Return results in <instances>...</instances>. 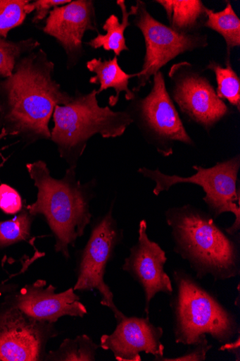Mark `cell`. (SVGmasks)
Returning a JSON list of instances; mask_svg holds the SVG:
<instances>
[{
	"label": "cell",
	"instance_id": "cell-28",
	"mask_svg": "<svg viewBox=\"0 0 240 361\" xmlns=\"http://www.w3.org/2000/svg\"><path fill=\"white\" fill-rule=\"evenodd\" d=\"M220 351H227L235 356L236 361L240 360V338L239 334L236 340L223 344L219 349Z\"/></svg>",
	"mask_w": 240,
	"mask_h": 361
},
{
	"label": "cell",
	"instance_id": "cell-11",
	"mask_svg": "<svg viewBox=\"0 0 240 361\" xmlns=\"http://www.w3.org/2000/svg\"><path fill=\"white\" fill-rule=\"evenodd\" d=\"M55 323L33 319L0 303V361H42L48 343L58 336Z\"/></svg>",
	"mask_w": 240,
	"mask_h": 361
},
{
	"label": "cell",
	"instance_id": "cell-20",
	"mask_svg": "<svg viewBox=\"0 0 240 361\" xmlns=\"http://www.w3.org/2000/svg\"><path fill=\"white\" fill-rule=\"evenodd\" d=\"M226 67L212 60L206 66L204 71L215 73L217 82L216 93L221 100L227 101L240 111V79L232 67L229 57L226 58Z\"/></svg>",
	"mask_w": 240,
	"mask_h": 361
},
{
	"label": "cell",
	"instance_id": "cell-9",
	"mask_svg": "<svg viewBox=\"0 0 240 361\" xmlns=\"http://www.w3.org/2000/svg\"><path fill=\"white\" fill-rule=\"evenodd\" d=\"M204 70L189 61L173 64L169 70V94L185 118L210 134L233 112L217 96Z\"/></svg>",
	"mask_w": 240,
	"mask_h": 361
},
{
	"label": "cell",
	"instance_id": "cell-3",
	"mask_svg": "<svg viewBox=\"0 0 240 361\" xmlns=\"http://www.w3.org/2000/svg\"><path fill=\"white\" fill-rule=\"evenodd\" d=\"M174 250L189 262L197 279L225 281L240 274L239 240L228 235L215 219L191 204L165 212Z\"/></svg>",
	"mask_w": 240,
	"mask_h": 361
},
{
	"label": "cell",
	"instance_id": "cell-8",
	"mask_svg": "<svg viewBox=\"0 0 240 361\" xmlns=\"http://www.w3.org/2000/svg\"><path fill=\"white\" fill-rule=\"evenodd\" d=\"M113 207L114 203L107 214L94 222L89 238L78 253L77 281L74 290H97L101 305L110 309L118 322L126 316L115 305L114 294L105 281L107 267L123 240L122 229L113 216Z\"/></svg>",
	"mask_w": 240,
	"mask_h": 361
},
{
	"label": "cell",
	"instance_id": "cell-29",
	"mask_svg": "<svg viewBox=\"0 0 240 361\" xmlns=\"http://www.w3.org/2000/svg\"><path fill=\"white\" fill-rule=\"evenodd\" d=\"M19 285L16 283H9L7 281L0 282V297H5L6 294L16 290Z\"/></svg>",
	"mask_w": 240,
	"mask_h": 361
},
{
	"label": "cell",
	"instance_id": "cell-10",
	"mask_svg": "<svg viewBox=\"0 0 240 361\" xmlns=\"http://www.w3.org/2000/svg\"><path fill=\"white\" fill-rule=\"evenodd\" d=\"M133 24L144 36L146 54L143 68L136 73L138 85L132 89L134 93L141 91L151 79L169 61L181 54L209 46L208 36L198 34L182 35L172 28L154 18L147 9L146 3L138 0L130 8Z\"/></svg>",
	"mask_w": 240,
	"mask_h": 361
},
{
	"label": "cell",
	"instance_id": "cell-4",
	"mask_svg": "<svg viewBox=\"0 0 240 361\" xmlns=\"http://www.w3.org/2000/svg\"><path fill=\"white\" fill-rule=\"evenodd\" d=\"M96 97V90L87 94L77 90L70 103L56 106L54 109L51 140L70 168L77 169L88 142L94 136L120 137L133 123L126 111H114L110 106H99Z\"/></svg>",
	"mask_w": 240,
	"mask_h": 361
},
{
	"label": "cell",
	"instance_id": "cell-13",
	"mask_svg": "<svg viewBox=\"0 0 240 361\" xmlns=\"http://www.w3.org/2000/svg\"><path fill=\"white\" fill-rule=\"evenodd\" d=\"M56 290L46 281L38 280L6 294L4 301L33 319L50 323L65 316L82 318L88 314L74 288L58 293Z\"/></svg>",
	"mask_w": 240,
	"mask_h": 361
},
{
	"label": "cell",
	"instance_id": "cell-12",
	"mask_svg": "<svg viewBox=\"0 0 240 361\" xmlns=\"http://www.w3.org/2000/svg\"><path fill=\"white\" fill-rule=\"evenodd\" d=\"M42 30L62 47L67 56V68L72 69L84 54L83 39L86 32L91 30L100 34L94 2L75 0L54 8L50 11Z\"/></svg>",
	"mask_w": 240,
	"mask_h": 361
},
{
	"label": "cell",
	"instance_id": "cell-1",
	"mask_svg": "<svg viewBox=\"0 0 240 361\" xmlns=\"http://www.w3.org/2000/svg\"><path fill=\"white\" fill-rule=\"evenodd\" d=\"M54 63L39 49L22 57L11 77L0 80V140L19 138L26 146L51 140L56 106L73 98L54 80Z\"/></svg>",
	"mask_w": 240,
	"mask_h": 361
},
{
	"label": "cell",
	"instance_id": "cell-22",
	"mask_svg": "<svg viewBox=\"0 0 240 361\" xmlns=\"http://www.w3.org/2000/svg\"><path fill=\"white\" fill-rule=\"evenodd\" d=\"M35 218L30 214L25 202L21 212L13 219L0 221V250L20 242L29 241Z\"/></svg>",
	"mask_w": 240,
	"mask_h": 361
},
{
	"label": "cell",
	"instance_id": "cell-14",
	"mask_svg": "<svg viewBox=\"0 0 240 361\" xmlns=\"http://www.w3.org/2000/svg\"><path fill=\"white\" fill-rule=\"evenodd\" d=\"M147 222L141 221L139 240L130 250L122 269L128 273L142 287L145 296V312L149 317L151 300L158 293L172 296V282L164 271L168 258L165 252L147 233Z\"/></svg>",
	"mask_w": 240,
	"mask_h": 361
},
{
	"label": "cell",
	"instance_id": "cell-6",
	"mask_svg": "<svg viewBox=\"0 0 240 361\" xmlns=\"http://www.w3.org/2000/svg\"><path fill=\"white\" fill-rule=\"evenodd\" d=\"M196 173L190 177L170 176L158 169L152 170L146 167L138 170L139 173L155 183L153 192L158 196L179 184H193L200 186L205 195L203 198L208 213L216 220L225 213H232L235 220L232 226L225 229L231 235H239L240 229V189L238 175L240 170V155L218 161L213 167L206 169L194 166Z\"/></svg>",
	"mask_w": 240,
	"mask_h": 361
},
{
	"label": "cell",
	"instance_id": "cell-27",
	"mask_svg": "<svg viewBox=\"0 0 240 361\" xmlns=\"http://www.w3.org/2000/svg\"><path fill=\"white\" fill-rule=\"evenodd\" d=\"M193 347L181 356L176 357H163L159 361H204L207 359L208 353L213 346L209 344L207 338Z\"/></svg>",
	"mask_w": 240,
	"mask_h": 361
},
{
	"label": "cell",
	"instance_id": "cell-7",
	"mask_svg": "<svg viewBox=\"0 0 240 361\" xmlns=\"http://www.w3.org/2000/svg\"><path fill=\"white\" fill-rule=\"evenodd\" d=\"M152 89L145 97L135 95L126 111L145 141L164 157L174 154L177 142L194 147L175 103L167 90L163 73L153 78Z\"/></svg>",
	"mask_w": 240,
	"mask_h": 361
},
{
	"label": "cell",
	"instance_id": "cell-25",
	"mask_svg": "<svg viewBox=\"0 0 240 361\" xmlns=\"http://www.w3.org/2000/svg\"><path fill=\"white\" fill-rule=\"evenodd\" d=\"M25 202L15 188L7 184L0 185V209L5 214H18L23 209Z\"/></svg>",
	"mask_w": 240,
	"mask_h": 361
},
{
	"label": "cell",
	"instance_id": "cell-24",
	"mask_svg": "<svg viewBox=\"0 0 240 361\" xmlns=\"http://www.w3.org/2000/svg\"><path fill=\"white\" fill-rule=\"evenodd\" d=\"M29 0H0V38L7 39L11 30L22 25Z\"/></svg>",
	"mask_w": 240,
	"mask_h": 361
},
{
	"label": "cell",
	"instance_id": "cell-17",
	"mask_svg": "<svg viewBox=\"0 0 240 361\" xmlns=\"http://www.w3.org/2000/svg\"><path fill=\"white\" fill-rule=\"evenodd\" d=\"M165 11L169 27L178 34L193 35L201 32L207 20V10L200 0H156Z\"/></svg>",
	"mask_w": 240,
	"mask_h": 361
},
{
	"label": "cell",
	"instance_id": "cell-16",
	"mask_svg": "<svg viewBox=\"0 0 240 361\" xmlns=\"http://www.w3.org/2000/svg\"><path fill=\"white\" fill-rule=\"evenodd\" d=\"M87 68L96 75L91 77L89 83L99 85L97 95L108 89H114L116 94L109 98L110 106H115L119 102L121 92L125 93V99L131 102L136 94L129 88V80L136 78L137 74L128 75L120 68L118 56L113 59H102L94 58L87 62Z\"/></svg>",
	"mask_w": 240,
	"mask_h": 361
},
{
	"label": "cell",
	"instance_id": "cell-5",
	"mask_svg": "<svg viewBox=\"0 0 240 361\" xmlns=\"http://www.w3.org/2000/svg\"><path fill=\"white\" fill-rule=\"evenodd\" d=\"M173 277L177 290L170 305L177 343L194 346L208 335L225 344L239 334L235 315L214 294L182 269L175 270Z\"/></svg>",
	"mask_w": 240,
	"mask_h": 361
},
{
	"label": "cell",
	"instance_id": "cell-18",
	"mask_svg": "<svg viewBox=\"0 0 240 361\" xmlns=\"http://www.w3.org/2000/svg\"><path fill=\"white\" fill-rule=\"evenodd\" d=\"M117 4L122 13V23H120L117 16L111 15L102 26L107 34L97 35L96 37L86 44L94 49L103 48L107 51H113L115 56H119L122 51H129L126 44L125 31L131 25L129 18L132 16V13L130 11H127L124 0H118Z\"/></svg>",
	"mask_w": 240,
	"mask_h": 361
},
{
	"label": "cell",
	"instance_id": "cell-2",
	"mask_svg": "<svg viewBox=\"0 0 240 361\" xmlns=\"http://www.w3.org/2000/svg\"><path fill=\"white\" fill-rule=\"evenodd\" d=\"M26 169L38 189L37 201L27 208L33 216L45 219L56 240L55 251L70 259V247L91 222L90 203L96 180L82 183L75 168H68L62 178L56 179L43 160L27 164Z\"/></svg>",
	"mask_w": 240,
	"mask_h": 361
},
{
	"label": "cell",
	"instance_id": "cell-21",
	"mask_svg": "<svg viewBox=\"0 0 240 361\" xmlns=\"http://www.w3.org/2000/svg\"><path fill=\"white\" fill-rule=\"evenodd\" d=\"M100 345L87 335L65 339L56 350L46 353V361H94Z\"/></svg>",
	"mask_w": 240,
	"mask_h": 361
},
{
	"label": "cell",
	"instance_id": "cell-26",
	"mask_svg": "<svg viewBox=\"0 0 240 361\" xmlns=\"http://www.w3.org/2000/svg\"><path fill=\"white\" fill-rule=\"evenodd\" d=\"M71 2V0H35L27 4L25 6V10L27 15L35 11L31 21L34 24H39L54 8L65 6Z\"/></svg>",
	"mask_w": 240,
	"mask_h": 361
},
{
	"label": "cell",
	"instance_id": "cell-23",
	"mask_svg": "<svg viewBox=\"0 0 240 361\" xmlns=\"http://www.w3.org/2000/svg\"><path fill=\"white\" fill-rule=\"evenodd\" d=\"M40 46L39 42L33 38L19 42L0 38V80L11 77L19 60Z\"/></svg>",
	"mask_w": 240,
	"mask_h": 361
},
{
	"label": "cell",
	"instance_id": "cell-15",
	"mask_svg": "<svg viewBox=\"0 0 240 361\" xmlns=\"http://www.w3.org/2000/svg\"><path fill=\"white\" fill-rule=\"evenodd\" d=\"M163 336V328L155 326L149 317H125L112 334L101 336L100 347L112 351L118 361H141L142 352L159 361L164 357Z\"/></svg>",
	"mask_w": 240,
	"mask_h": 361
},
{
	"label": "cell",
	"instance_id": "cell-19",
	"mask_svg": "<svg viewBox=\"0 0 240 361\" xmlns=\"http://www.w3.org/2000/svg\"><path fill=\"white\" fill-rule=\"evenodd\" d=\"M204 27L210 28L222 36L226 43L227 57L230 58L234 48L239 47L240 19L230 2H227L225 9L220 12L208 8Z\"/></svg>",
	"mask_w": 240,
	"mask_h": 361
}]
</instances>
